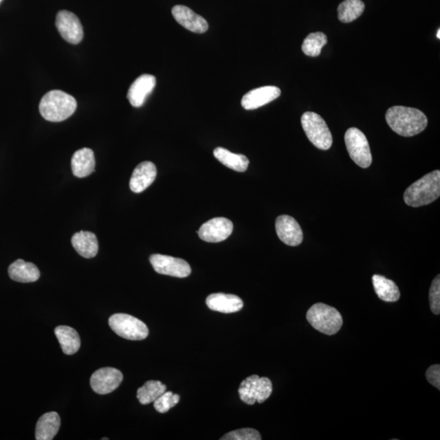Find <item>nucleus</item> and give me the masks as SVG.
Instances as JSON below:
<instances>
[{
    "instance_id": "obj_1",
    "label": "nucleus",
    "mask_w": 440,
    "mask_h": 440,
    "mask_svg": "<svg viewBox=\"0 0 440 440\" xmlns=\"http://www.w3.org/2000/svg\"><path fill=\"white\" fill-rule=\"evenodd\" d=\"M386 120L391 130L404 138L421 133L428 126V118L421 110L404 107H393L387 110Z\"/></svg>"
},
{
    "instance_id": "obj_2",
    "label": "nucleus",
    "mask_w": 440,
    "mask_h": 440,
    "mask_svg": "<svg viewBox=\"0 0 440 440\" xmlns=\"http://www.w3.org/2000/svg\"><path fill=\"white\" fill-rule=\"evenodd\" d=\"M76 109V100L72 95L60 90L47 92L39 103V112L44 120L54 122L67 120Z\"/></svg>"
},
{
    "instance_id": "obj_3",
    "label": "nucleus",
    "mask_w": 440,
    "mask_h": 440,
    "mask_svg": "<svg viewBox=\"0 0 440 440\" xmlns=\"http://www.w3.org/2000/svg\"><path fill=\"white\" fill-rule=\"evenodd\" d=\"M440 196V171L434 170L417 180L404 192V200L412 208L432 204Z\"/></svg>"
},
{
    "instance_id": "obj_4",
    "label": "nucleus",
    "mask_w": 440,
    "mask_h": 440,
    "mask_svg": "<svg viewBox=\"0 0 440 440\" xmlns=\"http://www.w3.org/2000/svg\"><path fill=\"white\" fill-rule=\"evenodd\" d=\"M306 318L312 327L327 336L336 334L343 324L340 312L322 302L312 305L307 311Z\"/></svg>"
},
{
    "instance_id": "obj_5",
    "label": "nucleus",
    "mask_w": 440,
    "mask_h": 440,
    "mask_svg": "<svg viewBox=\"0 0 440 440\" xmlns=\"http://www.w3.org/2000/svg\"><path fill=\"white\" fill-rule=\"evenodd\" d=\"M301 122L303 130L312 144L321 151H328L333 144L331 131L327 122L319 114L306 112L302 114Z\"/></svg>"
},
{
    "instance_id": "obj_6",
    "label": "nucleus",
    "mask_w": 440,
    "mask_h": 440,
    "mask_svg": "<svg viewBox=\"0 0 440 440\" xmlns=\"http://www.w3.org/2000/svg\"><path fill=\"white\" fill-rule=\"evenodd\" d=\"M110 328L120 336L129 340H143L148 336L147 325L134 316L118 314L109 320Z\"/></svg>"
},
{
    "instance_id": "obj_7",
    "label": "nucleus",
    "mask_w": 440,
    "mask_h": 440,
    "mask_svg": "<svg viewBox=\"0 0 440 440\" xmlns=\"http://www.w3.org/2000/svg\"><path fill=\"white\" fill-rule=\"evenodd\" d=\"M345 144L349 155L356 165L368 168L372 164L373 157L366 136L355 127L346 131Z\"/></svg>"
},
{
    "instance_id": "obj_8",
    "label": "nucleus",
    "mask_w": 440,
    "mask_h": 440,
    "mask_svg": "<svg viewBox=\"0 0 440 440\" xmlns=\"http://www.w3.org/2000/svg\"><path fill=\"white\" fill-rule=\"evenodd\" d=\"M240 398L246 404L253 406L258 402L262 404L270 397L272 384L270 378L252 375L242 381L239 390Z\"/></svg>"
},
{
    "instance_id": "obj_9",
    "label": "nucleus",
    "mask_w": 440,
    "mask_h": 440,
    "mask_svg": "<svg viewBox=\"0 0 440 440\" xmlns=\"http://www.w3.org/2000/svg\"><path fill=\"white\" fill-rule=\"evenodd\" d=\"M149 261L157 274L184 278L191 274V267L182 258L164 254H153Z\"/></svg>"
},
{
    "instance_id": "obj_10",
    "label": "nucleus",
    "mask_w": 440,
    "mask_h": 440,
    "mask_svg": "<svg viewBox=\"0 0 440 440\" xmlns=\"http://www.w3.org/2000/svg\"><path fill=\"white\" fill-rule=\"evenodd\" d=\"M56 26L65 41L72 44H78L82 41V25L73 12L61 10L57 13Z\"/></svg>"
},
{
    "instance_id": "obj_11",
    "label": "nucleus",
    "mask_w": 440,
    "mask_h": 440,
    "mask_svg": "<svg viewBox=\"0 0 440 440\" xmlns=\"http://www.w3.org/2000/svg\"><path fill=\"white\" fill-rule=\"evenodd\" d=\"M122 373L117 368H103L96 371L91 377L92 390L100 395L113 393L122 382Z\"/></svg>"
},
{
    "instance_id": "obj_12",
    "label": "nucleus",
    "mask_w": 440,
    "mask_h": 440,
    "mask_svg": "<svg viewBox=\"0 0 440 440\" xmlns=\"http://www.w3.org/2000/svg\"><path fill=\"white\" fill-rule=\"evenodd\" d=\"M232 231L233 224L231 220L219 217L202 224L197 233L202 241L217 243L226 240Z\"/></svg>"
},
{
    "instance_id": "obj_13",
    "label": "nucleus",
    "mask_w": 440,
    "mask_h": 440,
    "mask_svg": "<svg viewBox=\"0 0 440 440\" xmlns=\"http://www.w3.org/2000/svg\"><path fill=\"white\" fill-rule=\"evenodd\" d=\"M276 231L280 240L289 246H298L303 240L300 226L289 215H280L276 220Z\"/></svg>"
},
{
    "instance_id": "obj_14",
    "label": "nucleus",
    "mask_w": 440,
    "mask_h": 440,
    "mask_svg": "<svg viewBox=\"0 0 440 440\" xmlns=\"http://www.w3.org/2000/svg\"><path fill=\"white\" fill-rule=\"evenodd\" d=\"M280 88L265 86L256 88L246 94L241 100V105L246 110L256 109L279 98Z\"/></svg>"
},
{
    "instance_id": "obj_15",
    "label": "nucleus",
    "mask_w": 440,
    "mask_h": 440,
    "mask_svg": "<svg viewBox=\"0 0 440 440\" xmlns=\"http://www.w3.org/2000/svg\"><path fill=\"white\" fill-rule=\"evenodd\" d=\"M155 86L156 78L151 74H143L135 79L127 92V99L132 107H142Z\"/></svg>"
},
{
    "instance_id": "obj_16",
    "label": "nucleus",
    "mask_w": 440,
    "mask_h": 440,
    "mask_svg": "<svg viewBox=\"0 0 440 440\" xmlns=\"http://www.w3.org/2000/svg\"><path fill=\"white\" fill-rule=\"evenodd\" d=\"M173 15L179 25L192 32L202 34L208 32L209 28L208 21L188 7L175 6L173 8Z\"/></svg>"
},
{
    "instance_id": "obj_17",
    "label": "nucleus",
    "mask_w": 440,
    "mask_h": 440,
    "mask_svg": "<svg viewBox=\"0 0 440 440\" xmlns=\"http://www.w3.org/2000/svg\"><path fill=\"white\" fill-rule=\"evenodd\" d=\"M157 176L156 166L151 162H143L135 167L130 180L131 190L142 192L151 186Z\"/></svg>"
},
{
    "instance_id": "obj_18",
    "label": "nucleus",
    "mask_w": 440,
    "mask_h": 440,
    "mask_svg": "<svg viewBox=\"0 0 440 440\" xmlns=\"http://www.w3.org/2000/svg\"><path fill=\"white\" fill-rule=\"evenodd\" d=\"M206 302L210 309L222 314H234L243 307V302L234 294H212L206 298Z\"/></svg>"
},
{
    "instance_id": "obj_19",
    "label": "nucleus",
    "mask_w": 440,
    "mask_h": 440,
    "mask_svg": "<svg viewBox=\"0 0 440 440\" xmlns=\"http://www.w3.org/2000/svg\"><path fill=\"white\" fill-rule=\"evenodd\" d=\"M95 166V155L91 148H83L74 153L72 167L73 174L76 177H87L94 173Z\"/></svg>"
},
{
    "instance_id": "obj_20",
    "label": "nucleus",
    "mask_w": 440,
    "mask_h": 440,
    "mask_svg": "<svg viewBox=\"0 0 440 440\" xmlns=\"http://www.w3.org/2000/svg\"><path fill=\"white\" fill-rule=\"evenodd\" d=\"M8 275L17 283H34L41 276L38 268L32 263H28L23 259H17L8 267Z\"/></svg>"
},
{
    "instance_id": "obj_21",
    "label": "nucleus",
    "mask_w": 440,
    "mask_h": 440,
    "mask_svg": "<svg viewBox=\"0 0 440 440\" xmlns=\"http://www.w3.org/2000/svg\"><path fill=\"white\" fill-rule=\"evenodd\" d=\"M72 242L74 248L83 258H94L98 253V241L94 233L85 231L76 232Z\"/></svg>"
},
{
    "instance_id": "obj_22",
    "label": "nucleus",
    "mask_w": 440,
    "mask_h": 440,
    "mask_svg": "<svg viewBox=\"0 0 440 440\" xmlns=\"http://www.w3.org/2000/svg\"><path fill=\"white\" fill-rule=\"evenodd\" d=\"M60 426V418L56 412H47L39 418L35 428V439L37 440H52Z\"/></svg>"
},
{
    "instance_id": "obj_23",
    "label": "nucleus",
    "mask_w": 440,
    "mask_h": 440,
    "mask_svg": "<svg viewBox=\"0 0 440 440\" xmlns=\"http://www.w3.org/2000/svg\"><path fill=\"white\" fill-rule=\"evenodd\" d=\"M55 334L65 354H76L80 349V337L76 329L65 325H60L55 329Z\"/></svg>"
},
{
    "instance_id": "obj_24",
    "label": "nucleus",
    "mask_w": 440,
    "mask_h": 440,
    "mask_svg": "<svg viewBox=\"0 0 440 440\" xmlns=\"http://www.w3.org/2000/svg\"><path fill=\"white\" fill-rule=\"evenodd\" d=\"M372 280L374 290L381 300L389 302L399 300L400 298L399 289L393 280L387 279L381 275H373Z\"/></svg>"
},
{
    "instance_id": "obj_25",
    "label": "nucleus",
    "mask_w": 440,
    "mask_h": 440,
    "mask_svg": "<svg viewBox=\"0 0 440 440\" xmlns=\"http://www.w3.org/2000/svg\"><path fill=\"white\" fill-rule=\"evenodd\" d=\"M214 156L222 164L239 173H244L248 168L249 160L243 154H236L228 149L218 147L214 151Z\"/></svg>"
},
{
    "instance_id": "obj_26",
    "label": "nucleus",
    "mask_w": 440,
    "mask_h": 440,
    "mask_svg": "<svg viewBox=\"0 0 440 440\" xmlns=\"http://www.w3.org/2000/svg\"><path fill=\"white\" fill-rule=\"evenodd\" d=\"M364 8L362 0H344L338 8V19L343 23H350L362 16Z\"/></svg>"
},
{
    "instance_id": "obj_27",
    "label": "nucleus",
    "mask_w": 440,
    "mask_h": 440,
    "mask_svg": "<svg viewBox=\"0 0 440 440\" xmlns=\"http://www.w3.org/2000/svg\"><path fill=\"white\" fill-rule=\"evenodd\" d=\"M166 390V386L160 381H148L138 391V398L140 404L153 403Z\"/></svg>"
},
{
    "instance_id": "obj_28",
    "label": "nucleus",
    "mask_w": 440,
    "mask_h": 440,
    "mask_svg": "<svg viewBox=\"0 0 440 440\" xmlns=\"http://www.w3.org/2000/svg\"><path fill=\"white\" fill-rule=\"evenodd\" d=\"M327 43V37L322 32H316L308 34L302 45V50L305 54L309 56H318L321 50Z\"/></svg>"
},
{
    "instance_id": "obj_29",
    "label": "nucleus",
    "mask_w": 440,
    "mask_h": 440,
    "mask_svg": "<svg viewBox=\"0 0 440 440\" xmlns=\"http://www.w3.org/2000/svg\"><path fill=\"white\" fill-rule=\"evenodd\" d=\"M179 395L166 390L153 402V406L158 412L165 413L175 407L179 403Z\"/></svg>"
},
{
    "instance_id": "obj_30",
    "label": "nucleus",
    "mask_w": 440,
    "mask_h": 440,
    "mask_svg": "<svg viewBox=\"0 0 440 440\" xmlns=\"http://www.w3.org/2000/svg\"><path fill=\"white\" fill-rule=\"evenodd\" d=\"M222 440H261V434L252 428H243L231 431L221 438Z\"/></svg>"
},
{
    "instance_id": "obj_31",
    "label": "nucleus",
    "mask_w": 440,
    "mask_h": 440,
    "mask_svg": "<svg viewBox=\"0 0 440 440\" xmlns=\"http://www.w3.org/2000/svg\"><path fill=\"white\" fill-rule=\"evenodd\" d=\"M430 309L434 315L440 314V276L438 275L431 284L430 293Z\"/></svg>"
},
{
    "instance_id": "obj_32",
    "label": "nucleus",
    "mask_w": 440,
    "mask_h": 440,
    "mask_svg": "<svg viewBox=\"0 0 440 440\" xmlns=\"http://www.w3.org/2000/svg\"><path fill=\"white\" fill-rule=\"evenodd\" d=\"M426 380L431 385L440 390V366L439 364H434L429 367L426 373Z\"/></svg>"
},
{
    "instance_id": "obj_33",
    "label": "nucleus",
    "mask_w": 440,
    "mask_h": 440,
    "mask_svg": "<svg viewBox=\"0 0 440 440\" xmlns=\"http://www.w3.org/2000/svg\"><path fill=\"white\" fill-rule=\"evenodd\" d=\"M437 38L439 39L440 38V30H438V33H437Z\"/></svg>"
},
{
    "instance_id": "obj_34",
    "label": "nucleus",
    "mask_w": 440,
    "mask_h": 440,
    "mask_svg": "<svg viewBox=\"0 0 440 440\" xmlns=\"http://www.w3.org/2000/svg\"><path fill=\"white\" fill-rule=\"evenodd\" d=\"M2 1H3V0H0V3H1Z\"/></svg>"
}]
</instances>
